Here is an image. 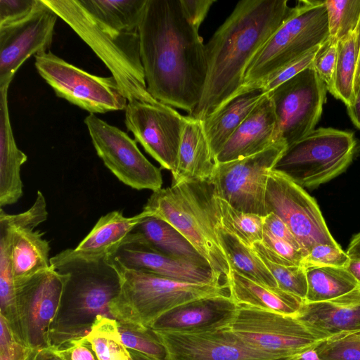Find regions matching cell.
I'll use <instances>...</instances> for the list:
<instances>
[{"instance_id": "30bf717a", "label": "cell", "mask_w": 360, "mask_h": 360, "mask_svg": "<svg viewBox=\"0 0 360 360\" xmlns=\"http://www.w3.org/2000/svg\"><path fill=\"white\" fill-rule=\"evenodd\" d=\"M35 68L55 94L90 114L125 110L127 99L115 79L90 74L51 51L35 55Z\"/></svg>"}, {"instance_id": "4316f807", "label": "cell", "mask_w": 360, "mask_h": 360, "mask_svg": "<svg viewBox=\"0 0 360 360\" xmlns=\"http://www.w3.org/2000/svg\"><path fill=\"white\" fill-rule=\"evenodd\" d=\"M236 307L231 296L196 300L178 307L155 321V331L179 332L209 327L220 321Z\"/></svg>"}, {"instance_id": "ac0fdd59", "label": "cell", "mask_w": 360, "mask_h": 360, "mask_svg": "<svg viewBox=\"0 0 360 360\" xmlns=\"http://www.w3.org/2000/svg\"><path fill=\"white\" fill-rule=\"evenodd\" d=\"M58 18L42 0H39L27 17L0 26V87L11 84L27 58L49 49Z\"/></svg>"}, {"instance_id": "e575fe53", "label": "cell", "mask_w": 360, "mask_h": 360, "mask_svg": "<svg viewBox=\"0 0 360 360\" xmlns=\"http://www.w3.org/2000/svg\"><path fill=\"white\" fill-rule=\"evenodd\" d=\"M215 198L223 227L250 248L255 243L262 240L264 217L238 211L216 195Z\"/></svg>"}, {"instance_id": "83f0119b", "label": "cell", "mask_w": 360, "mask_h": 360, "mask_svg": "<svg viewBox=\"0 0 360 360\" xmlns=\"http://www.w3.org/2000/svg\"><path fill=\"white\" fill-rule=\"evenodd\" d=\"M152 250L174 258L210 264L177 229L165 220L149 215L129 233Z\"/></svg>"}, {"instance_id": "f6af8a7d", "label": "cell", "mask_w": 360, "mask_h": 360, "mask_svg": "<svg viewBox=\"0 0 360 360\" xmlns=\"http://www.w3.org/2000/svg\"><path fill=\"white\" fill-rule=\"evenodd\" d=\"M39 0H0V26L8 25L27 17Z\"/></svg>"}, {"instance_id": "91938a15", "label": "cell", "mask_w": 360, "mask_h": 360, "mask_svg": "<svg viewBox=\"0 0 360 360\" xmlns=\"http://www.w3.org/2000/svg\"><path fill=\"white\" fill-rule=\"evenodd\" d=\"M122 360H133L128 349L124 347L122 352Z\"/></svg>"}, {"instance_id": "11a10c76", "label": "cell", "mask_w": 360, "mask_h": 360, "mask_svg": "<svg viewBox=\"0 0 360 360\" xmlns=\"http://www.w3.org/2000/svg\"><path fill=\"white\" fill-rule=\"evenodd\" d=\"M360 85V23L356 30V66L354 77L355 94Z\"/></svg>"}, {"instance_id": "c3c4849f", "label": "cell", "mask_w": 360, "mask_h": 360, "mask_svg": "<svg viewBox=\"0 0 360 360\" xmlns=\"http://www.w3.org/2000/svg\"><path fill=\"white\" fill-rule=\"evenodd\" d=\"M263 231L276 238L288 242L295 248L302 250L307 256L286 224L274 213H269L264 217Z\"/></svg>"}, {"instance_id": "7a4b0ae2", "label": "cell", "mask_w": 360, "mask_h": 360, "mask_svg": "<svg viewBox=\"0 0 360 360\" xmlns=\"http://www.w3.org/2000/svg\"><path fill=\"white\" fill-rule=\"evenodd\" d=\"M298 10L287 0H242L205 45L207 77L190 115L202 120L240 89L246 70L272 34Z\"/></svg>"}, {"instance_id": "f907efd6", "label": "cell", "mask_w": 360, "mask_h": 360, "mask_svg": "<svg viewBox=\"0 0 360 360\" xmlns=\"http://www.w3.org/2000/svg\"><path fill=\"white\" fill-rule=\"evenodd\" d=\"M30 348L15 341L9 346L0 349V360H25Z\"/></svg>"}, {"instance_id": "8fae6325", "label": "cell", "mask_w": 360, "mask_h": 360, "mask_svg": "<svg viewBox=\"0 0 360 360\" xmlns=\"http://www.w3.org/2000/svg\"><path fill=\"white\" fill-rule=\"evenodd\" d=\"M286 148L278 141L255 155L217 162L210 179L215 195L238 211L265 217L268 175Z\"/></svg>"}, {"instance_id": "d6a6232c", "label": "cell", "mask_w": 360, "mask_h": 360, "mask_svg": "<svg viewBox=\"0 0 360 360\" xmlns=\"http://www.w3.org/2000/svg\"><path fill=\"white\" fill-rule=\"evenodd\" d=\"M356 30L338 41L335 70L332 86L328 90L347 107L351 105L355 98Z\"/></svg>"}, {"instance_id": "277c9868", "label": "cell", "mask_w": 360, "mask_h": 360, "mask_svg": "<svg viewBox=\"0 0 360 360\" xmlns=\"http://www.w3.org/2000/svg\"><path fill=\"white\" fill-rule=\"evenodd\" d=\"M57 270L70 274L49 333L50 347H61L86 336L99 316L114 319L110 304L119 295L120 278L108 258L72 262Z\"/></svg>"}, {"instance_id": "9f6ffc18", "label": "cell", "mask_w": 360, "mask_h": 360, "mask_svg": "<svg viewBox=\"0 0 360 360\" xmlns=\"http://www.w3.org/2000/svg\"><path fill=\"white\" fill-rule=\"evenodd\" d=\"M346 252L349 258H360V232L352 238Z\"/></svg>"}, {"instance_id": "5b68a950", "label": "cell", "mask_w": 360, "mask_h": 360, "mask_svg": "<svg viewBox=\"0 0 360 360\" xmlns=\"http://www.w3.org/2000/svg\"><path fill=\"white\" fill-rule=\"evenodd\" d=\"M120 278L119 295L110 304L119 321L150 328L160 316L181 305L203 299L230 296L228 283H192L127 268L112 257Z\"/></svg>"}, {"instance_id": "60d3db41", "label": "cell", "mask_w": 360, "mask_h": 360, "mask_svg": "<svg viewBox=\"0 0 360 360\" xmlns=\"http://www.w3.org/2000/svg\"><path fill=\"white\" fill-rule=\"evenodd\" d=\"M350 258L339 245L316 244L309 250L303 266H335L347 268Z\"/></svg>"}, {"instance_id": "6f0895ef", "label": "cell", "mask_w": 360, "mask_h": 360, "mask_svg": "<svg viewBox=\"0 0 360 360\" xmlns=\"http://www.w3.org/2000/svg\"><path fill=\"white\" fill-rule=\"evenodd\" d=\"M346 269L360 283V258H350Z\"/></svg>"}, {"instance_id": "5bb4252c", "label": "cell", "mask_w": 360, "mask_h": 360, "mask_svg": "<svg viewBox=\"0 0 360 360\" xmlns=\"http://www.w3.org/2000/svg\"><path fill=\"white\" fill-rule=\"evenodd\" d=\"M84 123L97 155L121 182L139 191L162 188L160 169L143 155L135 140L95 114L87 115Z\"/></svg>"}, {"instance_id": "cb8c5ba5", "label": "cell", "mask_w": 360, "mask_h": 360, "mask_svg": "<svg viewBox=\"0 0 360 360\" xmlns=\"http://www.w3.org/2000/svg\"><path fill=\"white\" fill-rule=\"evenodd\" d=\"M230 296L237 306H246L298 316L304 301L278 287L250 280L234 270L228 277Z\"/></svg>"}, {"instance_id": "3957f363", "label": "cell", "mask_w": 360, "mask_h": 360, "mask_svg": "<svg viewBox=\"0 0 360 360\" xmlns=\"http://www.w3.org/2000/svg\"><path fill=\"white\" fill-rule=\"evenodd\" d=\"M143 210L172 225L228 280L231 268L217 236L220 219L210 179L182 181L153 191Z\"/></svg>"}, {"instance_id": "44dd1931", "label": "cell", "mask_w": 360, "mask_h": 360, "mask_svg": "<svg viewBox=\"0 0 360 360\" xmlns=\"http://www.w3.org/2000/svg\"><path fill=\"white\" fill-rule=\"evenodd\" d=\"M276 130L274 106L266 93L225 143L216 162L241 159L265 150L278 142Z\"/></svg>"}, {"instance_id": "ee69618b", "label": "cell", "mask_w": 360, "mask_h": 360, "mask_svg": "<svg viewBox=\"0 0 360 360\" xmlns=\"http://www.w3.org/2000/svg\"><path fill=\"white\" fill-rule=\"evenodd\" d=\"M322 44L317 46L304 56L286 65L266 82L262 89L266 93L269 92L300 72L312 66L314 60Z\"/></svg>"}, {"instance_id": "ffe728a7", "label": "cell", "mask_w": 360, "mask_h": 360, "mask_svg": "<svg viewBox=\"0 0 360 360\" xmlns=\"http://www.w3.org/2000/svg\"><path fill=\"white\" fill-rule=\"evenodd\" d=\"M143 210L133 217H124L121 211H112L97 221L91 231L75 248H68L51 257V267L72 262H96L113 255L128 235L146 217Z\"/></svg>"}, {"instance_id": "484cf974", "label": "cell", "mask_w": 360, "mask_h": 360, "mask_svg": "<svg viewBox=\"0 0 360 360\" xmlns=\"http://www.w3.org/2000/svg\"><path fill=\"white\" fill-rule=\"evenodd\" d=\"M298 317L331 335L360 330V285L328 301L304 302Z\"/></svg>"}, {"instance_id": "1f68e13d", "label": "cell", "mask_w": 360, "mask_h": 360, "mask_svg": "<svg viewBox=\"0 0 360 360\" xmlns=\"http://www.w3.org/2000/svg\"><path fill=\"white\" fill-rule=\"evenodd\" d=\"M306 303L328 301L343 295L360 283L345 268L308 266Z\"/></svg>"}, {"instance_id": "74e56055", "label": "cell", "mask_w": 360, "mask_h": 360, "mask_svg": "<svg viewBox=\"0 0 360 360\" xmlns=\"http://www.w3.org/2000/svg\"><path fill=\"white\" fill-rule=\"evenodd\" d=\"M122 344L127 349L166 360V352L155 333L141 325L117 321Z\"/></svg>"}, {"instance_id": "9c48e42d", "label": "cell", "mask_w": 360, "mask_h": 360, "mask_svg": "<svg viewBox=\"0 0 360 360\" xmlns=\"http://www.w3.org/2000/svg\"><path fill=\"white\" fill-rule=\"evenodd\" d=\"M356 146L352 132L321 127L287 146L273 169L302 188H316L347 169Z\"/></svg>"}, {"instance_id": "7bdbcfd3", "label": "cell", "mask_w": 360, "mask_h": 360, "mask_svg": "<svg viewBox=\"0 0 360 360\" xmlns=\"http://www.w3.org/2000/svg\"><path fill=\"white\" fill-rule=\"evenodd\" d=\"M338 41L328 39L322 44L314 62L313 68L326 84L328 91L333 84L335 70Z\"/></svg>"}, {"instance_id": "d6986e66", "label": "cell", "mask_w": 360, "mask_h": 360, "mask_svg": "<svg viewBox=\"0 0 360 360\" xmlns=\"http://www.w3.org/2000/svg\"><path fill=\"white\" fill-rule=\"evenodd\" d=\"M127 268L192 283H228L210 264L174 258L158 252L130 234L110 256Z\"/></svg>"}, {"instance_id": "f35d334b", "label": "cell", "mask_w": 360, "mask_h": 360, "mask_svg": "<svg viewBox=\"0 0 360 360\" xmlns=\"http://www.w3.org/2000/svg\"><path fill=\"white\" fill-rule=\"evenodd\" d=\"M316 349L323 360H360V330L334 333Z\"/></svg>"}, {"instance_id": "2e32d148", "label": "cell", "mask_w": 360, "mask_h": 360, "mask_svg": "<svg viewBox=\"0 0 360 360\" xmlns=\"http://www.w3.org/2000/svg\"><path fill=\"white\" fill-rule=\"evenodd\" d=\"M187 116L159 102L152 104L134 101L125 108V125L134 140L162 168L176 170L179 150Z\"/></svg>"}, {"instance_id": "8992f818", "label": "cell", "mask_w": 360, "mask_h": 360, "mask_svg": "<svg viewBox=\"0 0 360 360\" xmlns=\"http://www.w3.org/2000/svg\"><path fill=\"white\" fill-rule=\"evenodd\" d=\"M91 49L129 102L159 103L148 91L138 32H118L100 24L77 0H42Z\"/></svg>"}, {"instance_id": "680465c9", "label": "cell", "mask_w": 360, "mask_h": 360, "mask_svg": "<svg viewBox=\"0 0 360 360\" xmlns=\"http://www.w3.org/2000/svg\"><path fill=\"white\" fill-rule=\"evenodd\" d=\"M133 360H162L156 357L142 354L141 352L128 349Z\"/></svg>"}, {"instance_id": "4dcf8cb0", "label": "cell", "mask_w": 360, "mask_h": 360, "mask_svg": "<svg viewBox=\"0 0 360 360\" xmlns=\"http://www.w3.org/2000/svg\"><path fill=\"white\" fill-rule=\"evenodd\" d=\"M216 232L231 270L259 283L278 287L274 277L252 248L223 227L220 221L217 225Z\"/></svg>"}, {"instance_id": "d590c367", "label": "cell", "mask_w": 360, "mask_h": 360, "mask_svg": "<svg viewBox=\"0 0 360 360\" xmlns=\"http://www.w3.org/2000/svg\"><path fill=\"white\" fill-rule=\"evenodd\" d=\"M86 338L99 360H122L124 346L121 342L116 319L98 316Z\"/></svg>"}, {"instance_id": "52a82bcc", "label": "cell", "mask_w": 360, "mask_h": 360, "mask_svg": "<svg viewBox=\"0 0 360 360\" xmlns=\"http://www.w3.org/2000/svg\"><path fill=\"white\" fill-rule=\"evenodd\" d=\"M328 37L324 1H300L297 13L272 34L251 60L236 96L262 89L281 70L323 44Z\"/></svg>"}, {"instance_id": "f546056e", "label": "cell", "mask_w": 360, "mask_h": 360, "mask_svg": "<svg viewBox=\"0 0 360 360\" xmlns=\"http://www.w3.org/2000/svg\"><path fill=\"white\" fill-rule=\"evenodd\" d=\"M103 26L118 32H138L147 0H77Z\"/></svg>"}, {"instance_id": "b9f144b4", "label": "cell", "mask_w": 360, "mask_h": 360, "mask_svg": "<svg viewBox=\"0 0 360 360\" xmlns=\"http://www.w3.org/2000/svg\"><path fill=\"white\" fill-rule=\"evenodd\" d=\"M47 217L46 202L40 191H37V198L32 206L24 212L8 214L2 208L0 210V221L15 227L34 229L45 221Z\"/></svg>"}, {"instance_id": "d4e9b609", "label": "cell", "mask_w": 360, "mask_h": 360, "mask_svg": "<svg viewBox=\"0 0 360 360\" xmlns=\"http://www.w3.org/2000/svg\"><path fill=\"white\" fill-rule=\"evenodd\" d=\"M11 231L10 258L15 285L51 267L49 242L34 228L15 227L0 221Z\"/></svg>"}, {"instance_id": "7c38bea8", "label": "cell", "mask_w": 360, "mask_h": 360, "mask_svg": "<svg viewBox=\"0 0 360 360\" xmlns=\"http://www.w3.org/2000/svg\"><path fill=\"white\" fill-rule=\"evenodd\" d=\"M327 91L326 84L311 66L267 92L276 117V141L288 146L314 130Z\"/></svg>"}, {"instance_id": "db71d44e", "label": "cell", "mask_w": 360, "mask_h": 360, "mask_svg": "<svg viewBox=\"0 0 360 360\" xmlns=\"http://www.w3.org/2000/svg\"><path fill=\"white\" fill-rule=\"evenodd\" d=\"M316 347H311L289 356L284 360H323L316 351Z\"/></svg>"}, {"instance_id": "9a60e30c", "label": "cell", "mask_w": 360, "mask_h": 360, "mask_svg": "<svg viewBox=\"0 0 360 360\" xmlns=\"http://www.w3.org/2000/svg\"><path fill=\"white\" fill-rule=\"evenodd\" d=\"M69 278L68 272L50 267L15 285L20 340L27 347H50L51 326Z\"/></svg>"}, {"instance_id": "4fadbf2b", "label": "cell", "mask_w": 360, "mask_h": 360, "mask_svg": "<svg viewBox=\"0 0 360 360\" xmlns=\"http://www.w3.org/2000/svg\"><path fill=\"white\" fill-rule=\"evenodd\" d=\"M266 214L274 213L288 226L307 255L316 244L338 245L321 210L302 187L276 170L268 175L265 193Z\"/></svg>"}, {"instance_id": "603a6c76", "label": "cell", "mask_w": 360, "mask_h": 360, "mask_svg": "<svg viewBox=\"0 0 360 360\" xmlns=\"http://www.w3.org/2000/svg\"><path fill=\"white\" fill-rule=\"evenodd\" d=\"M216 160L205 136L202 120L187 115L179 150L172 184L209 180Z\"/></svg>"}, {"instance_id": "bcb514c9", "label": "cell", "mask_w": 360, "mask_h": 360, "mask_svg": "<svg viewBox=\"0 0 360 360\" xmlns=\"http://www.w3.org/2000/svg\"><path fill=\"white\" fill-rule=\"evenodd\" d=\"M53 349L63 360H99L86 336Z\"/></svg>"}, {"instance_id": "8d00e7d4", "label": "cell", "mask_w": 360, "mask_h": 360, "mask_svg": "<svg viewBox=\"0 0 360 360\" xmlns=\"http://www.w3.org/2000/svg\"><path fill=\"white\" fill-rule=\"evenodd\" d=\"M329 38L338 41L356 30L360 23V0H325Z\"/></svg>"}, {"instance_id": "e0dca14e", "label": "cell", "mask_w": 360, "mask_h": 360, "mask_svg": "<svg viewBox=\"0 0 360 360\" xmlns=\"http://www.w3.org/2000/svg\"><path fill=\"white\" fill-rule=\"evenodd\" d=\"M219 322L187 331L153 330L165 348L166 360H282L248 345Z\"/></svg>"}, {"instance_id": "ba28073f", "label": "cell", "mask_w": 360, "mask_h": 360, "mask_svg": "<svg viewBox=\"0 0 360 360\" xmlns=\"http://www.w3.org/2000/svg\"><path fill=\"white\" fill-rule=\"evenodd\" d=\"M219 324L248 345L282 360L332 335L298 316L246 306L236 305Z\"/></svg>"}, {"instance_id": "7402d4cb", "label": "cell", "mask_w": 360, "mask_h": 360, "mask_svg": "<svg viewBox=\"0 0 360 360\" xmlns=\"http://www.w3.org/2000/svg\"><path fill=\"white\" fill-rule=\"evenodd\" d=\"M10 84L0 87V206L15 204L23 194L20 178L21 166L27 156L15 143L10 121L8 89Z\"/></svg>"}, {"instance_id": "f5cc1de1", "label": "cell", "mask_w": 360, "mask_h": 360, "mask_svg": "<svg viewBox=\"0 0 360 360\" xmlns=\"http://www.w3.org/2000/svg\"><path fill=\"white\" fill-rule=\"evenodd\" d=\"M348 115L354 125L360 129V85L358 87L352 104L347 107Z\"/></svg>"}, {"instance_id": "681fc988", "label": "cell", "mask_w": 360, "mask_h": 360, "mask_svg": "<svg viewBox=\"0 0 360 360\" xmlns=\"http://www.w3.org/2000/svg\"><path fill=\"white\" fill-rule=\"evenodd\" d=\"M191 24L199 30L215 0H180Z\"/></svg>"}, {"instance_id": "816d5d0a", "label": "cell", "mask_w": 360, "mask_h": 360, "mask_svg": "<svg viewBox=\"0 0 360 360\" xmlns=\"http://www.w3.org/2000/svg\"><path fill=\"white\" fill-rule=\"evenodd\" d=\"M25 360H63L52 347L30 349Z\"/></svg>"}, {"instance_id": "836d02e7", "label": "cell", "mask_w": 360, "mask_h": 360, "mask_svg": "<svg viewBox=\"0 0 360 360\" xmlns=\"http://www.w3.org/2000/svg\"><path fill=\"white\" fill-rule=\"evenodd\" d=\"M10 252L11 231L6 226L0 225V315L6 319L16 339L22 343Z\"/></svg>"}, {"instance_id": "f1b7e54d", "label": "cell", "mask_w": 360, "mask_h": 360, "mask_svg": "<svg viewBox=\"0 0 360 360\" xmlns=\"http://www.w3.org/2000/svg\"><path fill=\"white\" fill-rule=\"evenodd\" d=\"M266 94L263 89L243 93L233 97L222 108L202 120L215 160L231 135Z\"/></svg>"}, {"instance_id": "ab89813d", "label": "cell", "mask_w": 360, "mask_h": 360, "mask_svg": "<svg viewBox=\"0 0 360 360\" xmlns=\"http://www.w3.org/2000/svg\"><path fill=\"white\" fill-rule=\"evenodd\" d=\"M261 259L274 277L279 288L305 300L307 280L304 266H283Z\"/></svg>"}, {"instance_id": "6da1fadb", "label": "cell", "mask_w": 360, "mask_h": 360, "mask_svg": "<svg viewBox=\"0 0 360 360\" xmlns=\"http://www.w3.org/2000/svg\"><path fill=\"white\" fill-rule=\"evenodd\" d=\"M148 93L158 101L191 115L207 77L202 38L180 0H147L138 29Z\"/></svg>"}, {"instance_id": "7dc6e473", "label": "cell", "mask_w": 360, "mask_h": 360, "mask_svg": "<svg viewBox=\"0 0 360 360\" xmlns=\"http://www.w3.org/2000/svg\"><path fill=\"white\" fill-rule=\"evenodd\" d=\"M263 244L273 250L282 258L289 261L295 266H303L306 255L291 244L276 238L263 231Z\"/></svg>"}]
</instances>
